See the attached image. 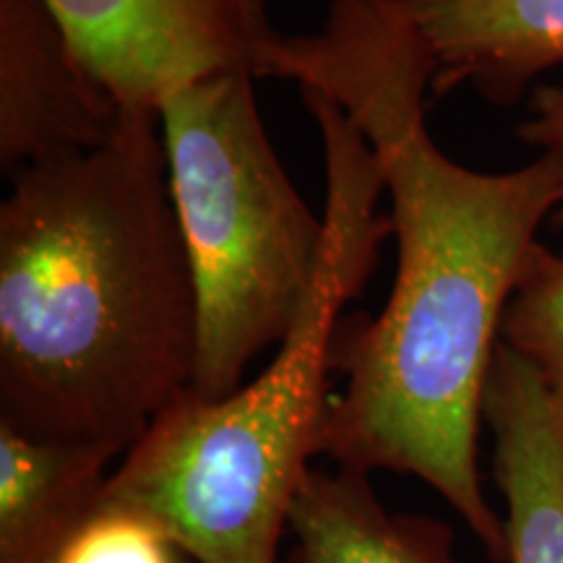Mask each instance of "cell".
<instances>
[{
	"label": "cell",
	"mask_w": 563,
	"mask_h": 563,
	"mask_svg": "<svg viewBox=\"0 0 563 563\" xmlns=\"http://www.w3.org/2000/svg\"><path fill=\"white\" fill-rule=\"evenodd\" d=\"M433 58L394 0H327L316 32L282 34L266 79L340 104L378 154L397 277L376 319L340 323L319 456L355 473L412 475L439 493L493 563L504 517L477 467L485 386L506 308L563 207V150L509 173L446 157L426 123Z\"/></svg>",
	"instance_id": "obj_1"
},
{
	"label": "cell",
	"mask_w": 563,
	"mask_h": 563,
	"mask_svg": "<svg viewBox=\"0 0 563 563\" xmlns=\"http://www.w3.org/2000/svg\"><path fill=\"white\" fill-rule=\"evenodd\" d=\"M194 274L159 110L11 175L0 203V422L125 454L194 384Z\"/></svg>",
	"instance_id": "obj_2"
},
{
	"label": "cell",
	"mask_w": 563,
	"mask_h": 563,
	"mask_svg": "<svg viewBox=\"0 0 563 563\" xmlns=\"http://www.w3.org/2000/svg\"><path fill=\"white\" fill-rule=\"evenodd\" d=\"M178 548L136 511L102 496L26 563H183Z\"/></svg>",
	"instance_id": "obj_12"
},
{
	"label": "cell",
	"mask_w": 563,
	"mask_h": 563,
	"mask_svg": "<svg viewBox=\"0 0 563 563\" xmlns=\"http://www.w3.org/2000/svg\"><path fill=\"white\" fill-rule=\"evenodd\" d=\"M483 420L506 517V563H563V410L540 373L498 342Z\"/></svg>",
	"instance_id": "obj_7"
},
{
	"label": "cell",
	"mask_w": 563,
	"mask_h": 563,
	"mask_svg": "<svg viewBox=\"0 0 563 563\" xmlns=\"http://www.w3.org/2000/svg\"><path fill=\"white\" fill-rule=\"evenodd\" d=\"M525 144L538 146L540 152L563 150V87L538 84L530 91V112L517 129ZM553 224H563V207L555 211Z\"/></svg>",
	"instance_id": "obj_13"
},
{
	"label": "cell",
	"mask_w": 563,
	"mask_h": 563,
	"mask_svg": "<svg viewBox=\"0 0 563 563\" xmlns=\"http://www.w3.org/2000/svg\"><path fill=\"white\" fill-rule=\"evenodd\" d=\"M66 37L125 110L222 74L266 79L282 34L269 0H45Z\"/></svg>",
	"instance_id": "obj_5"
},
{
	"label": "cell",
	"mask_w": 563,
	"mask_h": 563,
	"mask_svg": "<svg viewBox=\"0 0 563 563\" xmlns=\"http://www.w3.org/2000/svg\"><path fill=\"white\" fill-rule=\"evenodd\" d=\"M170 191L194 274L191 391L228 397L258 355L279 347L319 279L327 220L274 152L256 76L188 84L159 104Z\"/></svg>",
	"instance_id": "obj_4"
},
{
	"label": "cell",
	"mask_w": 563,
	"mask_h": 563,
	"mask_svg": "<svg viewBox=\"0 0 563 563\" xmlns=\"http://www.w3.org/2000/svg\"><path fill=\"white\" fill-rule=\"evenodd\" d=\"M431 51L433 97L473 87L514 104L563 66V0H394Z\"/></svg>",
	"instance_id": "obj_8"
},
{
	"label": "cell",
	"mask_w": 563,
	"mask_h": 563,
	"mask_svg": "<svg viewBox=\"0 0 563 563\" xmlns=\"http://www.w3.org/2000/svg\"><path fill=\"white\" fill-rule=\"evenodd\" d=\"M121 452L0 422V563H26L100 498Z\"/></svg>",
	"instance_id": "obj_10"
},
{
	"label": "cell",
	"mask_w": 563,
	"mask_h": 563,
	"mask_svg": "<svg viewBox=\"0 0 563 563\" xmlns=\"http://www.w3.org/2000/svg\"><path fill=\"white\" fill-rule=\"evenodd\" d=\"M501 342L540 373L563 410V256L538 243L506 308Z\"/></svg>",
	"instance_id": "obj_11"
},
{
	"label": "cell",
	"mask_w": 563,
	"mask_h": 563,
	"mask_svg": "<svg viewBox=\"0 0 563 563\" xmlns=\"http://www.w3.org/2000/svg\"><path fill=\"white\" fill-rule=\"evenodd\" d=\"M327 251L290 336L228 397L188 389L115 462L102 496L136 511L199 563H279L298 488L319 456L344 306L391 235L384 170L350 125L323 133Z\"/></svg>",
	"instance_id": "obj_3"
},
{
	"label": "cell",
	"mask_w": 563,
	"mask_h": 563,
	"mask_svg": "<svg viewBox=\"0 0 563 563\" xmlns=\"http://www.w3.org/2000/svg\"><path fill=\"white\" fill-rule=\"evenodd\" d=\"M290 534L279 563H462L452 525L386 509L371 475L344 467H308Z\"/></svg>",
	"instance_id": "obj_9"
},
{
	"label": "cell",
	"mask_w": 563,
	"mask_h": 563,
	"mask_svg": "<svg viewBox=\"0 0 563 563\" xmlns=\"http://www.w3.org/2000/svg\"><path fill=\"white\" fill-rule=\"evenodd\" d=\"M125 108L74 51L45 0H0V167L102 146Z\"/></svg>",
	"instance_id": "obj_6"
}]
</instances>
